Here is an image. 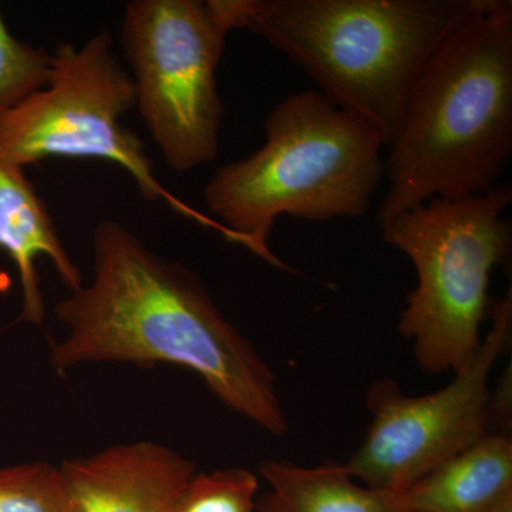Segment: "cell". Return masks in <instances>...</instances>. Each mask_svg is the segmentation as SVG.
I'll return each mask as SVG.
<instances>
[{"label":"cell","instance_id":"3957f363","mask_svg":"<svg viewBox=\"0 0 512 512\" xmlns=\"http://www.w3.org/2000/svg\"><path fill=\"white\" fill-rule=\"evenodd\" d=\"M484 0H212L229 32L258 35L384 147L434 53Z\"/></svg>","mask_w":512,"mask_h":512},{"label":"cell","instance_id":"52a82bcc","mask_svg":"<svg viewBox=\"0 0 512 512\" xmlns=\"http://www.w3.org/2000/svg\"><path fill=\"white\" fill-rule=\"evenodd\" d=\"M229 29L211 0H131L121 45L136 109L177 173L218 156L224 107L217 72Z\"/></svg>","mask_w":512,"mask_h":512},{"label":"cell","instance_id":"9c48e42d","mask_svg":"<svg viewBox=\"0 0 512 512\" xmlns=\"http://www.w3.org/2000/svg\"><path fill=\"white\" fill-rule=\"evenodd\" d=\"M60 468L74 512H174L195 464L156 441H134Z\"/></svg>","mask_w":512,"mask_h":512},{"label":"cell","instance_id":"9a60e30c","mask_svg":"<svg viewBox=\"0 0 512 512\" xmlns=\"http://www.w3.org/2000/svg\"><path fill=\"white\" fill-rule=\"evenodd\" d=\"M258 478L245 468L194 474L174 512H256Z\"/></svg>","mask_w":512,"mask_h":512},{"label":"cell","instance_id":"7a4b0ae2","mask_svg":"<svg viewBox=\"0 0 512 512\" xmlns=\"http://www.w3.org/2000/svg\"><path fill=\"white\" fill-rule=\"evenodd\" d=\"M512 156V3L484 0L424 67L387 144L380 222L500 184Z\"/></svg>","mask_w":512,"mask_h":512},{"label":"cell","instance_id":"6da1fadb","mask_svg":"<svg viewBox=\"0 0 512 512\" xmlns=\"http://www.w3.org/2000/svg\"><path fill=\"white\" fill-rule=\"evenodd\" d=\"M67 329L50 363H170L201 376L229 410L274 436L286 420L271 369L190 269L158 255L119 221L94 229L93 279L55 305Z\"/></svg>","mask_w":512,"mask_h":512},{"label":"cell","instance_id":"2e32d148","mask_svg":"<svg viewBox=\"0 0 512 512\" xmlns=\"http://www.w3.org/2000/svg\"><path fill=\"white\" fill-rule=\"evenodd\" d=\"M491 512H512V500L505 501L504 504H501L500 507L495 508Z\"/></svg>","mask_w":512,"mask_h":512},{"label":"cell","instance_id":"5b68a950","mask_svg":"<svg viewBox=\"0 0 512 512\" xmlns=\"http://www.w3.org/2000/svg\"><path fill=\"white\" fill-rule=\"evenodd\" d=\"M511 184L470 197L434 198L380 222V237L412 261L417 286L399 322L421 369L456 372L480 348L491 272L507 259Z\"/></svg>","mask_w":512,"mask_h":512},{"label":"cell","instance_id":"30bf717a","mask_svg":"<svg viewBox=\"0 0 512 512\" xmlns=\"http://www.w3.org/2000/svg\"><path fill=\"white\" fill-rule=\"evenodd\" d=\"M0 251L6 252L18 269L22 286L19 320L43 325L45 299L40 288L36 261L47 258L60 281L72 292L83 286L82 272L64 247L56 222L25 168L12 163L0 151Z\"/></svg>","mask_w":512,"mask_h":512},{"label":"cell","instance_id":"5bb4252c","mask_svg":"<svg viewBox=\"0 0 512 512\" xmlns=\"http://www.w3.org/2000/svg\"><path fill=\"white\" fill-rule=\"evenodd\" d=\"M0 512H74L60 468L46 461L0 468Z\"/></svg>","mask_w":512,"mask_h":512},{"label":"cell","instance_id":"8fae6325","mask_svg":"<svg viewBox=\"0 0 512 512\" xmlns=\"http://www.w3.org/2000/svg\"><path fill=\"white\" fill-rule=\"evenodd\" d=\"M410 512H491L512 500V443L487 433L403 493Z\"/></svg>","mask_w":512,"mask_h":512},{"label":"cell","instance_id":"7c38bea8","mask_svg":"<svg viewBox=\"0 0 512 512\" xmlns=\"http://www.w3.org/2000/svg\"><path fill=\"white\" fill-rule=\"evenodd\" d=\"M259 471L269 491L256 512H410L399 494L359 483L343 463L299 467L268 460Z\"/></svg>","mask_w":512,"mask_h":512},{"label":"cell","instance_id":"ba28073f","mask_svg":"<svg viewBox=\"0 0 512 512\" xmlns=\"http://www.w3.org/2000/svg\"><path fill=\"white\" fill-rule=\"evenodd\" d=\"M490 316L493 323L480 348L439 392L409 396L394 380L370 387L373 420L363 443L343 463L350 476L367 487L403 493L487 434L488 380L511 340V292L493 303Z\"/></svg>","mask_w":512,"mask_h":512},{"label":"cell","instance_id":"8992f818","mask_svg":"<svg viewBox=\"0 0 512 512\" xmlns=\"http://www.w3.org/2000/svg\"><path fill=\"white\" fill-rule=\"evenodd\" d=\"M52 56L45 89L0 120V151L23 168L47 158L109 161L130 174L147 201H164L184 217L214 225L157 180L146 144L121 121L136 109V92L131 74L114 56L110 30L82 46L62 43Z\"/></svg>","mask_w":512,"mask_h":512},{"label":"cell","instance_id":"277c9868","mask_svg":"<svg viewBox=\"0 0 512 512\" xmlns=\"http://www.w3.org/2000/svg\"><path fill=\"white\" fill-rule=\"evenodd\" d=\"M383 141L318 90L285 97L265 119V141L222 165L204 188L224 237L278 264L269 238L279 217L359 218L384 177Z\"/></svg>","mask_w":512,"mask_h":512},{"label":"cell","instance_id":"4fadbf2b","mask_svg":"<svg viewBox=\"0 0 512 512\" xmlns=\"http://www.w3.org/2000/svg\"><path fill=\"white\" fill-rule=\"evenodd\" d=\"M52 53L10 33L0 13V120L52 79Z\"/></svg>","mask_w":512,"mask_h":512}]
</instances>
